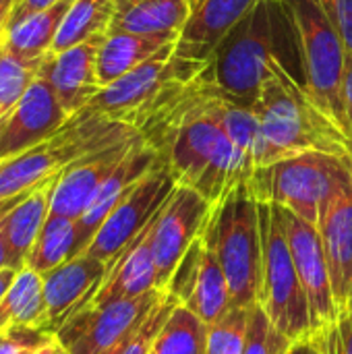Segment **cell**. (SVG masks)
Returning <instances> with one entry per match:
<instances>
[{
	"mask_svg": "<svg viewBox=\"0 0 352 354\" xmlns=\"http://www.w3.org/2000/svg\"><path fill=\"white\" fill-rule=\"evenodd\" d=\"M272 158L282 160L303 151H326L351 158L349 137L309 95L293 71L276 60L255 104Z\"/></svg>",
	"mask_w": 352,
	"mask_h": 354,
	"instance_id": "1",
	"label": "cell"
},
{
	"mask_svg": "<svg viewBox=\"0 0 352 354\" xmlns=\"http://www.w3.org/2000/svg\"><path fill=\"white\" fill-rule=\"evenodd\" d=\"M284 25L286 12L282 4L278 0H261L222 39L201 75L224 97L255 108L274 62H284L278 52V33Z\"/></svg>",
	"mask_w": 352,
	"mask_h": 354,
	"instance_id": "2",
	"label": "cell"
},
{
	"mask_svg": "<svg viewBox=\"0 0 352 354\" xmlns=\"http://www.w3.org/2000/svg\"><path fill=\"white\" fill-rule=\"evenodd\" d=\"M139 135L133 127L108 120L87 108L68 120L44 143L0 160V199L23 195L39 183L62 174L77 160Z\"/></svg>",
	"mask_w": 352,
	"mask_h": 354,
	"instance_id": "3",
	"label": "cell"
},
{
	"mask_svg": "<svg viewBox=\"0 0 352 354\" xmlns=\"http://www.w3.org/2000/svg\"><path fill=\"white\" fill-rule=\"evenodd\" d=\"M205 230L228 280L232 307L259 305L263 272L259 201L247 180L212 207Z\"/></svg>",
	"mask_w": 352,
	"mask_h": 354,
	"instance_id": "4",
	"label": "cell"
},
{
	"mask_svg": "<svg viewBox=\"0 0 352 354\" xmlns=\"http://www.w3.org/2000/svg\"><path fill=\"white\" fill-rule=\"evenodd\" d=\"M293 25L303 85L319 108L344 131L342 81L349 50L319 0H278Z\"/></svg>",
	"mask_w": 352,
	"mask_h": 354,
	"instance_id": "5",
	"label": "cell"
},
{
	"mask_svg": "<svg viewBox=\"0 0 352 354\" xmlns=\"http://www.w3.org/2000/svg\"><path fill=\"white\" fill-rule=\"evenodd\" d=\"M349 162L326 151H303L255 168L247 183L257 201L282 205L317 226L322 205Z\"/></svg>",
	"mask_w": 352,
	"mask_h": 354,
	"instance_id": "6",
	"label": "cell"
},
{
	"mask_svg": "<svg viewBox=\"0 0 352 354\" xmlns=\"http://www.w3.org/2000/svg\"><path fill=\"white\" fill-rule=\"evenodd\" d=\"M259 226L263 249L259 305L290 342L303 340L311 336L309 303L293 261L280 205L259 201Z\"/></svg>",
	"mask_w": 352,
	"mask_h": 354,
	"instance_id": "7",
	"label": "cell"
},
{
	"mask_svg": "<svg viewBox=\"0 0 352 354\" xmlns=\"http://www.w3.org/2000/svg\"><path fill=\"white\" fill-rule=\"evenodd\" d=\"M174 46L176 39L168 41L145 62L114 83L102 87L85 108L108 120L122 122L139 131L178 79L195 77L205 66L203 62L178 58L174 54Z\"/></svg>",
	"mask_w": 352,
	"mask_h": 354,
	"instance_id": "8",
	"label": "cell"
},
{
	"mask_svg": "<svg viewBox=\"0 0 352 354\" xmlns=\"http://www.w3.org/2000/svg\"><path fill=\"white\" fill-rule=\"evenodd\" d=\"M176 187V180L164 160H160L133 189L114 205L102 222L91 243L81 255L102 259L110 266L137 239V234L160 212Z\"/></svg>",
	"mask_w": 352,
	"mask_h": 354,
	"instance_id": "9",
	"label": "cell"
},
{
	"mask_svg": "<svg viewBox=\"0 0 352 354\" xmlns=\"http://www.w3.org/2000/svg\"><path fill=\"white\" fill-rule=\"evenodd\" d=\"M166 290H151L137 299L87 305L68 317L54 334L66 354H102L139 330Z\"/></svg>",
	"mask_w": 352,
	"mask_h": 354,
	"instance_id": "10",
	"label": "cell"
},
{
	"mask_svg": "<svg viewBox=\"0 0 352 354\" xmlns=\"http://www.w3.org/2000/svg\"><path fill=\"white\" fill-rule=\"evenodd\" d=\"M166 290L207 326L216 324L232 307L228 280L205 226L180 259Z\"/></svg>",
	"mask_w": 352,
	"mask_h": 354,
	"instance_id": "11",
	"label": "cell"
},
{
	"mask_svg": "<svg viewBox=\"0 0 352 354\" xmlns=\"http://www.w3.org/2000/svg\"><path fill=\"white\" fill-rule=\"evenodd\" d=\"M212 207L214 205L207 199L185 185H176L168 201L162 205L151 234L158 290H166L180 259L201 234Z\"/></svg>",
	"mask_w": 352,
	"mask_h": 354,
	"instance_id": "12",
	"label": "cell"
},
{
	"mask_svg": "<svg viewBox=\"0 0 352 354\" xmlns=\"http://www.w3.org/2000/svg\"><path fill=\"white\" fill-rule=\"evenodd\" d=\"M280 212H282V222L293 253V261L309 303L311 336H319L338 317L324 243L315 224L303 220L301 216L293 214L282 205Z\"/></svg>",
	"mask_w": 352,
	"mask_h": 354,
	"instance_id": "13",
	"label": "cell"
},
{
	"mask_svg": "<svg viewBox=\"0 0 352 354\" xmlns=\"http://www.w3.org/2000/svg\"><path fill=\"white\" fill-rule=\"evenodd\" d=\"M317 230L340 315L352 309V158L346 172L322 205Z\"/></svg>",
	"mask_w": 352,
	"mask_h": 354,
	"instance_id": "14",
	"label": "cell"
},
{
	"mask_svg": "<svg viewBox=\"0 0 352 354\" xmlns=\"http://www.w3.org/2000/svg\"><path fill=\"white\" fill-rule=\"evenodd\" d=\"M68 120L52 87L37 77L27 93L0 116V160L23 153L50 139Z\"/></svg>",
	"mask_w": 352,
	"mask_h": 354,
	"instance_id": "15",
	"label": "cell"
},
{
	"mask_svg": "<svg viewBox=\"0 0 352 354\" xmlns=\"http://www.w3.org/2000/svg\"><path fill=\"white\" fill-rule=\"evenodd\" d=\"M104 35L91 37L62 52H48L41 58L39 75L56 93L68 116L83 110L102 89L98 79V50Z\"/></svg>",
	"mask_w": 352,
	"mask_h": 354,
	"instance_id": "16",
	"label": "cell"
},
{
	"mask_svg": "<svg viewBox=\"0 0 352 354\" xmlns=\"http://www.w3.org/2000/svg\"><path fill=\"white\" fill-rule=\"evenodd\" d=\"M108 276V263L89 255H77L44 274V299L48 309V332L56 330L87 307Z\"/></svg>",
	"mask_w": 352,
	"mask_h": 354,
	"instance_id": "17",
	"label": "cell"
},
{
	"mask_svg": "<svg viewBox=\"0 0 352 354\" xmlns=\"http://www.w3.org/2000/svg\"><path fill=\"white\" fill-rule=\"evenodd\" d=\"M191 15L176 37L174 54L191 62H207L222 39L261 0H189Z\"/></svg>",
	"mask_w": 352,
	"mask_h": 354,
	"instance_id": "18",
	"label": "cell"
},
{
	"mask_svg": "<svg viewBox=\"0 0 352 354\" xmlns=\"http://www.w3.org/2000/svg\"><path fill=\"white\" fill-rule=\"evenodd\" d=\"M137 139L139 135L114 143L95 153H89L77 160L75 164H71L68 168H64L52 193L50 216L79 220L89 207L102 183L114 172V168L122 162V158L129 153V149L135 145Z\"/></svg>",
	"mask_w": 352,
	"mask_h": 354,
	"instance_id": "19",
	"label": "cell"
},
{
	"mask_svg": "<svg viewBox=\"0 0 352 354\" xmlns=\"http://www.w3.org/2000/svg\"><path fill=\"white\" fill-rule=\"evenodd\" d=\"M162 160V156L143 141V137L139 135V139L135 141V145L129 149V153L122 158V162L114 168V172L102 183V187L98 189L95 197L91 199L89 207L85 209V214L77 220L79 226V245H81V253L87 249V245L91 243L93 234L98 232V228L102 226V222L108 218V214L114 209V205L133 189V185H137L158 162Z\"/></svg>",
	"mask_w": 352,
	"mask_h": 354,
	"instance_id": "20",
	"label": "cell"
},
{
	"mask_svg": "<svg viewBox=\"0 0 352 354\" xmlns=\"http://www.w3.org/2000/svg\"><path fill=\"white\" fill-rule=\"evenodd\" d=\"M158 214L110 266L106 280L102 282L100 290L95 292L89 305H106L112 301L137 299L151 290H158L156 259H154V247H151V234H154V224H156Z\"/></svg>",
	"mask_w": 352,
	"mask_h": 354,
	"instance_id": "21",
	"label": "cell"
},
{
	"mask_svg": "<svg viewBox=\"0 0 352 354\" xmlns=\"http://www.w3.org/2000/svg\"><path fill=\"white\" fill-rule=\"evenodd\" d=\"M58 176L48 178L27 191L25 197L4 218V243L8 251V266L12 270L25 268L27 257L46 220L50 218V203Z\"/></svg>",
	"mask_w": 352,
	"mask_h": 354,
	"instance_id": "22",
	"label": "cell"
},
{
	"mask_svg": "<svg viewBox=\"0 0 352 354\" xmlns=\"http://www.w3.org/2000/svg\"><path fill=\"white\" fill-rule=\"evenodd\" d=\"M189 15V0H114L110 31L176 39Z\"/></svg>",
	"mask_w": 352,
	"mask_h": 354,
	"instance_id": "23",
	"label": "cell"
},
{
	"mask_svg": "<svg viewBox=\"0 0 352 354\" xmlns=\"http://www.w3.org/2000/svg\"><path fill=\"white\" fill-rule=\"evenodd\" d=\"M210 112L216 118V122L222 127L226 137L255 164V168H261L274 162L272 149L266 141L263 127L255 108L237 104L224 97L216 89L212 104H210Z\"/></svg>",
	"mask_w": 352,
	"mask_h": 354,
	"instance_id": "24",
	"label": "cell"
},
{
	"mask_svg": "<svg viewBox=\"0 0 352 354\" xmlns=\"http://www.w3.org/2000/svg\"><path fill=\"white\" fill-rule=\"evenodd\" d=\"M73 0H60L44 10L29 12L17 21H6L2 31V48L23 58H44L54 44L58 27Z\"/></svg>",
	"mask_w": 352,
	"mask_h": 354,
	"instance_id": "25",
	"label": "cell"
},
{
	"mask_svg": "<svg viewBox=\"0 0 352 354\" xmlns=\"http://www.w3.org/2000/svg\"><path fill=\"white\" fill-rule=\"evenodd\" d=\"M172 39L166 37H151V35H137L127 31H108L104 41L98 50V79L102 87L114 83L141 62H145L151 54H156L162 46Z\"/></svg>",
	"mask_w": 352,
	"mask_h": 354,
	"instance_id": "26",
	"label": "cell"
},
{
	"mask_svg": "<svg viewBox=\"0 0 352 354\" xmlns=\"http://www.w3.org/2000/svg\"><path fill=\"white\" fill-rule=\"evenodd\" d=\"M12 326L48 330V309L44 299V278L31 268H21L0 299V332Z\"/></svg>",
	"mask_w": 352,
	"mask_h": 354,
	"instance_id": "27",
	"label": "cell"
},
{
	"mask_svg": "<svg viewBox=\"0 0 352 354\" xmlns=\"http://www.w3.org/2000/svg\"><path fill=\"white\" fill-rule=\"evenodd\" d=\"M81 255L79 226L73 218L50 216L27 257V268L37 274H48L50 270L62 266L64 261Z\"/></svg>",
	"mask_w": 352,
	"mask_h": 354,
	"instance_id": "28",
	"label": "cell"
},
{
	"mask_svg": "<svg viewBox=\"0 0 352 354\" xmlns=\"http://www.w3.org/2000/svg\"><path fill=\"white\" fill-rule=\"evenodd\" d=\"M114 17V0H73L50 52H62L91 37L106 35Z\"/></svg>",
	"mask_w": 352,
	"mask_h": 354,
	"instance_id": "29",
	"label": "cell"
},
{
	"mask_svg": "<svg viewBox=\"0 0 352 354\" xmlns=\"http://www.w3.org/2000/svg\"><path fill=\"white\" fill-rule=\"evenodd\" d=\"M205 346L207 324L176 303L162 330L158 332L149 354H205Z\"/></svg>",
	"mask_w": 352,
	"mask_h": 354,
	"instance_id": "30",
	"label": "cell"
},
{
	"mask_svg": "<svg viewBox=\"0 0 352 354\" xmlns=\"http://www.w3.org/2000/svg\"><path fill=\"white\" fill-rule=\"evenodd\" d=\"M41 58H23L0 48V116L6 114L33 85Z\"/></svg>",
	"mask_w": 352,
	"mask_h": 354,
	"instance_id": "31",
	"label": "cell"
},
{
	"mask_svg": "<svg viewBox=\"0 0 352 354\" xmlns=\"http://www.w3.org/2000/svg\"><path fill=\"white\" fill-rule=\"evenodd\" d=\"M251 307H230L216 324L207 326L205 354H245Z\"/></svg>",
	"mask_w": 352,
	"mask_h": 354,
	"instance_id": "32",
	"label": "cell"
},
{
	"mask_svg": "<svg viewBox=\"0 0 352 354\" xmlns=\"http://www.w3.org/2000/svg\"><path fill=\"white\" fill-rule=\"evenodd\" d=\"M293 344L295 342H290L282 332L274 328L261 305L251 307V324L245 354H288Z\"/></svg>",
	"mask_w": 352,
	"mask_h": 354,
	"instance_id": "33",
	"label": "cell"
},
{
	"mask_svg": "<svg viewBox=\"0 0 352 354\" xmlns=\"http://www.w3.org/2000/svg\"><path fill=\"white\" fill-rule=\"evenodd\" d=\"M176 299L166 290L164 297L160 299V303L154 307V311L145 317V322L139 326V330L133 334V338L129 340L127 348L122 354H149L154 340L158 336V332L162 330L164 322L168 319V315L172 313V309L176 307Z\"/></svg>",
	"mask_w": 352,
	"mask_h": 354,
	"instance_id": "34",
	"label": "cell"
},
{
	"mask_svg": "<svg viewBox=\"0 0 352 354\" xmlns=\"http://www.w3.org/2000/svg\"><path fill=\"white\" fill-rule=\"evenodd\" d=\"M54 340V334H50L48 330L12 326L0 332V354H33Z\"/></svg>",
	"mask_w": 352,
	"mask_h": 354,
	"instance_id": "35",
	"label": "cell"
},
{
	"mask_svg": "<svg viewBox=\"0 0 352 354\" xmlns=\"http://www.w3.org/2000/svg\"><path fill=\"white\" fill-rule=\"evenodd\" d=\"M317 338L324 354H352V309L340 313L336 322Z\"/></svg>",
	"mask_w": 352,
	"mask_h": 354,
	"instance_id": "36",
	"label": "cell"
},
{
	"mask_svg": "<svg viewBox=\"0 0 352 354\" xmlns=\"http://www.w3.org/2000/svg\"><path fill=\"white\" fill-rule=\"evenodd\" d=\"M319 4L338 29L346 50L352 52V0H319Z\"/></svg>",
	"mask_w": 352,
	"mask_h": 354,
	"instance_id": "37",
	"label": "cell"
},
{
	"mask_svg": "<svg viewBox=\"0 0 352 354\" xmlns=\"http://www.w3.org/2000/svg\"><path fill=\"white\" fill-rule=\"evenodd\" d=\"M342 110H344V133L349 137L352 158V52H349L346 56V68L342 81Z\"/></svg>",
	"mask_w": 352,
	"mask_h": 354,
	"instance_id": "38",
	"label": "cell"
},
{
	"mask_svg": "<svg viewBox=\"0 0 352 354\" xmlns=\"http://www.w3.org/2000/svg\"><path fill=\"white\" fill-rule=\"evenodd\" d=\"M56 2H60V0H17L12 4L10 12H8V19L6 21H17V19L25 17V15H29V12H35V10L48 8V6H54Z\"/></svg>",
	"mask_w": 352,
	"mask_h": 354,
	"instance_id": "39",
	"label": "cell"
},
{
	"mask_svg": "<svg viewBox=\"0 0 352 354\" xmlns=\"http://www.w3.org/2000/svg\"><path fill=\"white\" fill-rule=\"evenodd\" d=\"M288 354H324V351H322L317 338L307 336V338H303V340H297V342L290 346Z\"/></svg>",
	"mask_w": 352,
	"mask_h": 354,
	"instance_id": "40",
	"label": "cell"
},
{
	"mask_svg": "<svg viewBox=\"0 0 352 354\" xmlns=\"http://www.w3.org/2000/svg\"><path fill=\"white\" fill-rule=\"evenodd\" d=\"M17 272H19V270H12V268H6V270H2V272H0V299L4 297V292H6V290H8V286L12 284V280H15Z\"/></svg>",
	"mask_w": 352,
	"mask_h": 354,
	"instance_id": "41",
	"label": "cell"
},
{
	"mask_svg": "<svg viewBox=\"0 0 352 354\" xmlns=\"http://www.w3.org/2000/svg\"><path fill=\"white\" fill-rule=\"evenodd\" d=\"M4 218L0 220V272L10 268L8 266V251H6V243H4Z\"/></svg>",
	"mask_w": 352,
	"mask_h": 354,
	"instance_id": "42",
	"label": "cell"
},
{
	"mask_svg": "<svg viewBox=\"0 0 352 354\" xmlns=\"http://www.w3.org/2000/svg\"><path fill=\"white\" fill-rule=\"evenodd\" d=\"M23 197H25V193H23V195H17V197H10V199H0V220H2V218H4V216L23 199Z\"/></svg>",
	"mask_w": 352,
	"mask_h": 354,
	"instance_id": "43",
	"label": "cell"
},
{
	"mask_svg": "<svg viewBox=\"0 0 352 354\" xmlns=\"http://www.w3.org/2000/svg\"><path fill=\"white\" fill-rule=\"evenodd\" d=\"M133 338V334L129 336V338H124V340H120L118 344H114L112 348H108V351H104L102 354H122L124 353V348H127V344H129V340Z\"/></svg>",
	"mask_w": 352,
	"mask_h": 354,
	"instance_id": "44",
	"label": "cell"
},
{
	"mask_svg": "<svg viewBox=\"0 0 352 354\" xmlns=\"http://www.w3.org/2000/svg\"><path fill=\"white\" fill-rule=\"evenodd\" d=\"M17 0H0V19H8V12Z\"/></svg>",
	"mask_w": 352,
	"mask_h": 354,
	"instance_id": "45",
	"label": "cell"
},
{
	"mask_svg": "<svg viewBox=\"0 0 352 354\" xmlns=\"http://www.w3.org/2000/svg\"><path fill=\"white\" fill-rule=\"evenodd\" d=\"M56 346H58V344H56V340H54V342H50V344L41 346L39 351H35L33 354H56Z\"/></svg>",
	"mask_w": 352,
	"mask_h": 354,
	"instance_id": "46",
	"label": "cell"
},
{
	"mask_svg": "<svg viewBox=\"0 0 352 354\" xmlns=\"http://www.w3.org/2000/svg\"><path fill=\"white\" fill-rule=\"evenodd\" d=\"M4 25H6V19H0V37H2V31H4Z\"/></svg>",
	"mask_w": 352,
	"mask_h": 354,
	"instance_id": "47",
	"label": "cell"
},
{
	"mask_svg": "<svg viewBox=\"0 0 352 354\" xmlns=\"http://www.w3.org/2000/svg\"><path fill=\"white\" fill-rule=\"evenodd\" d=\"M56 344H58V342H56ZM56 354H66V353H64V351H62L60 346H56Z\"/></svg>",
	"mask_w": 352,
	"mask_h": 354,
	"instance_id": "48",
	"label": "cell"
},
{
	"mask_svg": "<svg viewBox=\"0 0 352 354\" xmlns=\"http://www.w3.org/2000/svg\"><path fill=\"white\" fill-rule=\"evenodd\" d=\"M0 48H2V41H0Z\"/></svg>",
	"mask_w": 352,
	"mask_h": 354,
	"instance_id": "49",
	"label": "cell"
}]
</instances>
